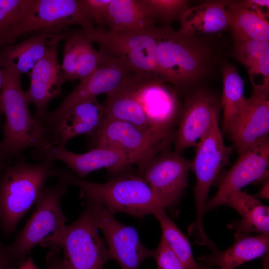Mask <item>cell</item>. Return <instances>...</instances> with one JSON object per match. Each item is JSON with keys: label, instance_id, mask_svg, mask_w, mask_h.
Masks as SVG:
<instances>
[{"label": "cell", "instance_id": "7a4b0ae2", "mask_svg": "<svg viewBox=\"0 0 269 269\" xmlns=\"http://www.w3.org/2000/svg\"><path fill=\"white\" fill-rule=\"evenodd\" d=\"M211 58L208 46L198 36L183 35L168 26L159 27L157 73L164 82L177 89L195 83L207 74Z\"/></svg>", "mask_w": 269, "mask_h": 269}, {"label": "cell", "instance_id": "f6af8a7d", "mask_svg": "<svg viewBox=\"0 0 269 269\" xmlns=\"http://www.w3.org/2000/svg\"><path fill=\"white\" fill-rule=\"evenodd\" d=\"M4 248V246H3L1 242H0V250H2Z\"/></svg>", "mask_w": 269, "mask_h": 269}, {"label": "cell", "instance_id": "60d3db41", "mask_svg": "<svg viewBox=\"0 0 269 269\" xmlns=\"http://www.w3.org/2000/svg\"><path fill=\"white\" fill-rule=\"evenodd\" d=\"M263 257V269H269V253L265 255Z\"/></svg>", "mask_w": 269, "mask_h": 269}, {"label": "cell", "instance_id": "bcb514c9", "mask_svg": "<svg viewBox=\"0 0 269 269\" xmlns=\"http://www.w3.org/2000/svg\"><path fill=\"white\" fill-rule=\"evenodd\" d=\"M2 111H1V105H0V116H1V114H2Z\"/></svg>", "mask_w": 269, "mask_h": 269}, {"label": "cell", "instance_id": "e575fe53", "mask_svg": "<svg viewBox=\"0 0 269 269\" xmlns=\"http://www.w3.org/2000/svg\"><path fill=\"white\" fill-rule=\"evenodd\" d=\"M154 257L158 269H185L162 236L157 248L154 250Z\"/></svg>", "mask_w": 269, "mask_h": 269}, {"label": "cell", "instance_id": "44dd1931", "mask_svg": "<svg viewBox=\"0 0 269 269\" xmlns=\"http://www.w3.org/2000/svg\"><path fill=\"white\" fill-rule=\"evenodd\" d=\"M72 31L62 34H34L17 44L0 48L2 67L10 68L21 75L23 74L29 75L49 48L65 40Z\"/></svg>", "mask_w": 269, "mask_h": 269}, {"label": "cell", "instance_id": "603a6c76", "mask_svg": "<svg viewBox=\"0 0 269 269\" xmlns=\"http://www.w3.org/2000/svg\"><path fill=\"white\" fill-rule=\"evenodd\" d=\"M177 30L187 36L214 33L229 28V14L224 2H207L189 7L181 16Z\"/></svg>", "mask_w": 269, "mask_h": 269}, {"label": "cell", "instance_id": "ffe728a7", "mask_svg": "<svg viewBox=\"0 0 269 269\" xmlns=\"http://www.w3.org/2000/svg\"><path fill=\"white\" fill-rule=\"evenodd\" d=\"M105 118V107L97 98L80 102L71 107L48 131L53 145L64 147L72 138L92 135Z\"/></svg>", "mask_w": 269, "mask_h": 269}, {"label": "cell", "instance_id": "83f0119b", "mask_svg": "<svg viewBox=\"0 0 269 269\" xmlns=\"http://www.w3.org/2000/svg\"><path fill=\"white\" fill-rule=\"evenodd\" d=\"M222 74L223 126L224 130L229 134L237 125L243 112L245 100L244 83L234 65L227 64L223 66Z\"/></svg>", "mask_w": 269, "mask_h": 269}, {"label": "cell", "instance_id": "4fadbf2b", "mask_svg": "<svg viewBox=\"0 0 269 269\" xmlns=\"http://www.w3.org/2000/svg\"><path fill=\"white\" fill-rule=\"evenodd\" d=\"M135 72L125 58L110 54L91 74L80 81L54 111L48 112L42 125L48 130L75 104L112 92Z\"/></svg>", "mask_w": 269, "mask_h": 269}, {"label": "cell", "instance_id": "d590c367", "mask_svg": "<svg viewBox=\"0 0 269 269\" xmlns=\"http://www.w3.org/2000/svg\"><path fill=\"white\" fill-rule=\"evenodd\" d=\"M87 18L95 27H104V22L111 0H80Z\"/></svg>", "mask_w": 269, "mask_h": 269}, {"label": "cell", "instance_id": "f35d334b", "mask_svg": "<svg viewBox=\"0 0 269 269\" xmlns=\"http://www.w3.org/2000/svg\"><path fill=\"white\" fill-rule=\"evenodd\" d=\"M16 269H37L32 259L28 257Z\"/></svg>", "mask_w": 269, "mask_h": 269}, {"label": "cell", "instance_id": "f546056e", "mask_svg": "<svg viewBox=\"0 0 269 269\" xmlns=\"http://www.w3.org/2000/svg\"><path fill=\"white\" fill-rule=\"evenodd\" d=\"M234 55L246 67L250 78L264 75L269 70V41L248 40L236 43Z\"/></svg>", "mask_w": 269, "mask_h": 269}, {"label": "cell", "instance_id": "d6986e66", "mask_svg": "<svg viewBox=\"0 0 269 269\" xmlns=\"http://www.w3.org/2000/svg\"><path fill=\"white\" fill-rule=\"evenodd\" d=\"M35 158L43 160L62 161L80 178L85 177L90 172L101 168L116 170L132 164L121 153L105 147H95L84 153H76L64 147L51 145Z\"/></svg>", "mask_w": 269, "mask_h": 269}, {"label": "cell", "instance_id": "ba28073f", "mask_svg": "<svg viewBox=\"0 0 269 269\" xmlns=\"http://www.w3.org/2000/svg\"><path fill=\"white\" fill-rule=\"evenodd\" d=\"M75 25L81 26L85 35L95 28L86 16L80 0H35L20 22L0 38V48L14 44L24 34H62L71 31L69 27Z\"/></svg>", "mask_w": 269, "mask_h": 269}, {"label": "cell", "instance_id": "ab89813d", "mask_svg": "<svg viewBox=\"0 0 269 269\" xmlns=\"http://www.w3.org/2000/svg\"><path fill=\"white\" fill-rule=\"evenodd\" d=\"M269 180H266L258 194L259 197L266 199H269Z\"/></svg>", "mask_w": 269, "mask_h": 269}, {"label": "cell", "instance_id": "277c9868", "mask_svg": "<svg viewBox=\"0 0 269 269\" xmlns=\"http://www.w3.org/2000/svg\"><path fill=\"white\" fill-rule=\"evenodd\" d=\"M56 171L53 161L45 160L34 164L21 160L6 166L0 177V223L5 233L15 230Z\"/></svg>", "mask_w": 269, "mask_h": 269}, {"label": "cell", "instance_id": "4316f807", "mask_svg": "<svg viewBox=\"0 0 269 269\" xmlns=\"http://www.w3.org/2000/svg\"><path fill=\"white\" fill-rule=\"evenodd\" d=\"M123 82L107 94L104 104L105 118L131 124L160 138L153 131L141 107L124 86Z\"/></svg>", "mask_w": 269, "mask_h": 269}, {"label": "cell", "instance_id": "d4e9b609", "mask_svg": "<svg viewBox=\"0 0 269 269\" xmlns=\"http://www.w3.org/2000/svg\"><path fill=\"white\" fill-rule=\"evenodd\" d=\"M157 18L144 0H111L104 27L116 31H130L155 25Z\"/></svg>", "mask_w": 269, "mask_h": 269}, {"label": "cell", "instance_id": "9c48e42d", "mask_svg": "<svg viewBox=\"0 0 269 269\" xmlns=\"http://www.w3.org/2000/svg\"><path fill=\"white\" fill-rule=\"evenodd\" d=\"M159 27L138 30L116 31L95 27L86 35L91 42L115 56L125 58L137 73L159 78L157 73V48Z\"/></svg>", "mask_w": 269, "mask_h": 269}, {"label": "cell", "instance_id": "484cf974", "mask_svg": "<svg viewBox=\"0 0 269 269\" xmlns=\"http://www.w3.org/2000/svg\"><path fill=\"white\" fill-rule=\"evenodd\" d=\"M225 4L235 44L248 40L269 41L268 13L245 8L240 2Z\"/></svg>", "mask_w": 269, "mask_h": 269}, {"label": "cell", "instance_id": "5b68a950", "mask_svg": "<svg viewBox=\"0 0 269 269\" xmlns=\"http://www.w3.org/2000/svg\"><path fill=\"white\" fill-rule=\"evenodd\" d=\"M194 159L190 169L194 172L195 221L188 227V235L195 243L212 249L214 243L208 237L203 227L205 206L210 187L223 167L229 163L233 147L227 146L219 128L218 117L195 145Z\"/></svg>", "mask_w": 269, "mask_h": 269}, {"label": "cell", "instance_id": "9a60e30c", "mask_svg": "<svg viewBox=\"0 0 269 269\" xmlns=\"http://www.w3.org/2000/svg\"><path fill=\"white\" fill-rule=\"evenodd\" d=\"M269 139L265 137L239 154L231 167L221 176L216 193L206 203L205 212L224 205L231 192L241 190L250 183L268 176Z\"/></svg>", "mask_w": 269, "mask_h": 269}, {"label": "cell", "instance_id": "2e32d148", "mask_svg": "<svg viewBox=\"0 0 269 269\" xmlns=\"http://www.w3.org/2000/svg\"><path fill=\"white\" fill-rule=\"evenodd\" d=\"M58 44L51 45L34 66L29 75V87L25 91L28 103L36 109L34 117L41 124L48 112V104L60 95L66 82L58 58Z\"/></svg>", "mask_w": 269, "mask_h": 269}, {"label": "cell", "instance_id": "e0dca14e", "mask_svg": "<svg viewBox=\"0 0 269 269\" xmlns=\"http://www.w3.org/2000/svg\"><path fill=\"white\" fill-rule=\"evenodd\" d=\"M219 105L211 95L198 91L189 97L183 108L175 136V152L180 153L195 146L218 117Z\"/></svg>", "mask_w": 269, "mask_h": 269}, {"label": "cell", "instance_id": "f1b7e54d", "mask_svg": "<svg viewBox=\"0 0 269 269\" xmlns=\"http://www.w3.org/2000/svg\"><path fill=\"white\" fill-rule=\"evenodd\" d=\"M153 215L160 223L162 236L181 262L185 269H198L199 265L194 260L188 239L167 215L165 209L159 207Z\"/></svg>", "mask_w": 269, "mask_h": 269}, {"label": "cell", "instance_id": "836d02e7", "mask_svg": "<svg viewBox=\"0 0 269 269\" xmlns=\"http://www.w3.org/2000/svg\"><path fill=\"white\" fill-rule=\"evenodd\" d=\"M157 19L166 24L179 19L189 8L188 1L185 0H144Z\"/></svg>", "mask_w": 269, "mask_h": 269}, {"label": "cell", "instance_id": "8992f818", "mask_svg": "<svg viewBox=\"0 0 269 269\" xmlns=\"http://www.w3.org/2000/svg\"><path fill=\"white\" fill-rule=\"evenodd\" d=\"M69 186L63 179L44 189L36 202L31 217L12 243L5 250L13 265L18 267L25 260L31 250L57 237L67 221L61 207V198Z\"/></svg>", "mask_w": 269, "mask_h": 269}, {"label": "cell", "instance_id": "ac0fdd59", "mask_svg": "<svg viewBox=\"0 0 269 269\" xmlns=\"http://www.w3.org/2000/svg\"><path fill=\"white\" fill-rule=\"evenodd\" d=\"M269 88L253 87L252 95L245 98L239 121L230 136L240 154L257 141L268 136L269 132Z\"/></svg>", "mask_w": 269, "mask_h": 269}, {"label": "cell", "instance_id": "b9f144b4", "mask_svg": "<svg viewBox=\"0 0 269 269\" xmlns=\"http://www.w3.org/2000/svg\"><path fill=\"white\" fill-rule=\"evenodd\" d=\"M4 158H5L3 156V155L0 152V177L1 175L2 174L3 170H4L5 168L6 167L5 165V163L4 161Z\"/></svg>", "mask_w": 269, "mask_h": 269}, {"label": "cell", "instance_id": "cb8c5ba5", "mask_svg": "<svg viewBox=\"0 0 269 269\" xmlns=\"http://www.w3.org/2000/svg\"><path fill=\"white\" fill-rule=\"evenodd\" d=\"M224 205L236 210L242 217L228 225L235 233H269V207L256 197L236 190L227 196Z\"/></svg>", "mask_w": 269, "mask_h": 269}, {"label": "cell", "instance_id": "5bb4252c", "mask_svg": "<svg viewBox=\"0 0 269 269\" xmlns=\"http://www.w3.org/2000/svg\"><path fill=\"white\" fill-rule=\"evenodd\" d=\"M86 208L104 234L111 260L122 269H138L145 259L154 257V250L143 245L135 228L119 222L101 205L87 201Z\"/></svg>", "mask_w": 269, "mask_h": 269}, {"label": "cell", "instance_id": "7bdbcfd3", "mask_svg": "<svg viewBox=\"0 0 269 269\" xmlns=\"http://www.w3.org/2000/svg\"><path fill=\"white\" fill-rule=\"evenodd\" d=\"M3 82V68L0 61V97Z\"/></svg>", "mask_w": 269, "mask_h": 269}, {"label": "cell", "instance_id": "52a82bcc", "mask_svg": "<svg viewBox=\"0 0 269 269\" xmlns=\"http://www.w3.org/2000/svg\"><path fill=\"white\" fill-rule=\"evenodd\" d=\"M98 230L86 208L75 222L66 225L60 235L42 247L63 251L60 269H103L111 258Z\"/></svg>", "mask_w": 269, "mask_h": 269}, {"label": "cell", "instance_id": "8fae6325", "mask_svg": "<svg viewBox=\"0 0 269 269\" xmlns=\"http://www.w3.org/2000/svg\"><path fill=\"white\" fill-rule=\"evenodd\" d=\"M91 136L95 147L116 150L139 168L157 153L166 150L168 142L153 133L127 122L104 118Z\"/></svg>", "mask_w": 269, "mask_h": 269}, {"label": "cell", "instance_id": "30bf717a", "mask_svg": "<svg viewBox=\"0 0 269 269\" xmlns=\"http://www.w3.org/2000/svg\"><path fill=\"white\" fill-rule=\"evenodd\" d=\"M123 84L141 107L153 131L169 142L178 112L175 90L158 78L136 72Z\"/></svg>", "mask_w": 269, "mask_h": 269}, {"label": "cell", "instance_id": "1f68e13d", "mask_svg": "<svg viewBox=\"0 0 269 269\" xmlns=\"http://www.w3.org/2000/svg\"><path fill=\"white\" fill-rule=\"evenodd\" d=\"M85 36L82 29L73 30L65 39L63 62L61 65L65 81L77 80L78 58L81 45Z\"/></svg>", "mask_w": 269, "mask_h": 269}, {"label": "cell", "instance_id": "4dcf8cb0", "mask_svg": "<svg viewBox=\"0 0 269 269\" xmlns=\"http://www.w3.org/2000/svg\"><path fill=\"white\" fill-rule=\"evenodd\" d=\"M35 0H0V38L22 19Z\"/></svg>", "mask_w": 269, "mask_h": 269}, {"label": "cell", "instance_id": "3957f363", "mask_svg": "<svg viewBox=\"0 0 269 269\" xmlns=\"http://www.w3.org/2000/svg\"><path fill=\"white\" fill-rule=\"evenodd\" d=\"M55 176L81 190L87 201L103 206L114 215L124 213L141 218L161 207L148 184L139 176L125 175L105 183L82 179L73 173L57 169Z\"/></svg>", "mask_w": 269, "mask_h": 269}, {"label": "cell", "instance_id": "7402d4cb", "mask_svg": "<svg viewBox=\"0 0 269 269\" xmlns=\"http://www.w3.org/2000/svg\"><path fill=\"white\" fill-rule=\"evenodd\" d=\"M269 233L256 236L235 233V242L230 248L222 251L217 249L198 259L221 269H236L247 262L263 257L269 253Z\"/></svg>", "mask_w": 269, "mask_h": 269}, {"label": "cell", "instance_id": "74e56055", "mask_svg": "<svg viewBox=\"0 0 269 269\" xmlns=\"http://www.w3.org/2000/svg\"><path fill=\"white\" fill-rule=\"evenodd\" d=\"M13 266L12 261L5 250V247L0 250V269H10Z\"/></svg>", "mask_w": 269, "mask_h": 269}, {"label": "cell", "instance_id": "ee69618b", "mask_svg": "<svg viewBox=\"0 0 269 269\" xmlns=\"http://www.w3.org/2000/svg\"><path fill=\"white\" fill-rule=\"evenodd\" d=\"M198 269H211L208 266H206V265L204 264L203 263L201 262L200 264H198Z\"/></svg>", "mask_w": 269, "mask_h": 269}, {"label": "cell", "instance_id": "8d00e7d4", "mask_svg": "<svg viewBox=\"0 0 269 269\" xmlns=\"http://www.w3.org/2000/svg\"><path fill=\"white\" fill-rule=\"evenodd\" d=\"M58 251L50 250L46 256V266L45 269H60L61 258Z\"/></svg>", "mask_w": 269, "mask_h": 269}, {"label": "cell", "instance_id": "6da1fadb", "mask_svg": "<svg viewBox=\"0 0 269 269\" xmlns=\"http://www.w3.org/2000/svg\"><path fill=\"white\" fill-rule=\"evenodd\" d=\"M2 68L0 102L5 122L0 152L4 158L18 156L25 149L31 147L35 157L52 145L48 133L30 113L25 91L21 86V75L10 68Z\"/></svg>", "mask_w": 269, "mask_h": 269}, {"label": "cell", "instance_id": "7c38bea8", "mask_svg": "<svg viewBox=\"0 0 269 269\" xmlns=\"http://www.w3.org/2000/svg\"><path fill=\"white\" fill-rule=\"evenodd\" d=\"M191 161L180 153L166 150L155 154L139 168V176L150 187L164 209L176 207L188 185Z\"/></svg>", "mask_w": 269, "mask_h": 269}, {"label": "cell", "instance_id": "d6a6232c", "mask_svg": "<svg viewBox=\"0 0 269 269\" xmlns=\"http://www.w3.org/2000/svg\"><path fill=\"white\" fill-rule=\"evenodd\" d=\"M102 48L95 49L86 36L81 45L77 69L76 78L82 80L90 74L109 55Z\"/></svg>", "mask_w": 269, "mask_h": 269}]
</instances>
